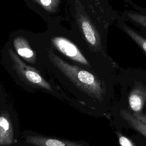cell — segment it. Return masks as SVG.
Here are the masks:
<instances>
[{
    "mask_svg": "<svg viewBox=\"0 0 146 146\" xmlns=\"http://www.w3.org/2000/svg\"><path fill=\"white\" fill-rule=\"evenodd\" d=\"M48 57L51 62L60 70L78 88L90 97L102 101L104 89L100 80L90 72L65 62L50 49Z\"/></svg>",
    "mask_w": 146,
    "mask_h": 146,
    "instance_id": "cell-1",
    "label": "cell"
},
{
    "mask_svg": "<svg viewBox=\"0 0 146 146\" xmlns=\"http://www.w3.org/2000/svg\"><path fill=\"white\" fill-rule=\"evenodd\" d=\"M8 51L13 68L22 79L31 84L52 91L51 85L43 78L38 70L24 63L11 49H9Z\"/></svg>",
    "mask_w": 146,
    "mask_h": 146,
    "instance_id": "cell-2",
    "label": "cell"
},
{
    "mask_svg": "<svg viewBox=\"0 0 146 146\" xmlns=\"http://www.w3.org/2000/svg\"><path fill=\"white\" fill-rule=\"evenodd\" d=\"M54 46L62 54L80 64L90 66V64L77 46L68 39L62 36H54L51 38Z\"/></svg>",
    "mask_w": 146,
    "mask_h": 146,
    "instance_id": "cell-3",
    "label": "cell"
},
{
    "mask_svg": "<svg viewBox=\"0 0 146 146\" xmlns=\"http://www.w3.org/2000/svg\"><path fill=\"white\" fill-rule=\"evenodd\" d=\"M128 103L133 115L139 117L143 114L142 110L146 103V86L137 84L132 89L128 97Z\"/></svg>",
    "mask_w": 146,
    "mask_h": 146,
    "instance_id": "cell-4",
    "label": "cell"
},
{
    "mask_svg": "<svg viewBox=\"0 0 146 146\" xmlns=\"http://www.w3.org/2000/svg\"><path fill=\"white\" fill-rule=\"evenodd\" d=\"M77 22L87 43L92 47L98 48L100 43L99 35L89 19L80 13L77 16Z\"/></svg>",
    "mask_w": 146,
    "mask_h": 146,
    "instance_id": "cell-5",
    "label": "cell"
},
{
    "mask_svg": "<svg viewBox=\"0 0 146 146\" xmlns=\"http://www.w3.org/2000/svg\"><path fill=\"white\" fill-rule=\"evenodd\" d=\"M26 142L35 146H88L74 141L39 135L26 137Z\"/></svg>",
    "mask_w": 146,
    "mask_h": 146,
    "instance_id": "cell-6",
    "label": "cell"
},
{
    "mask_svg": "<svg viewBox=\"0 0 146 146\" xmlns=\"http://www.w3.org/2000/svg\"><path fill=\"white\" fill-rule=\"evenodd\" d=\"M14 140L13 126L9 115L6 111L0 113V145H8Z\"/></svg>",
    "mask_w": 146,
    "mask_h": 146,
    "instance_id": "cell-7",
    "label": "cell"
},
{
    "mask_svg": "<svg viewBox=\"0 0 146 146\" xmlns=\"http://www.w3.org/2000/svg\"><path fill=\"white\" fill-rule=\"evenodd\" d=\"M13 44L16 52L21 57L31 63H35V53L30 46L27 39L22 36H18L14 40Z\"/></svg>",
    "mask_w": 146,
    "mask_h": 146,
    "instance_id": "cell-8",
    "label": "cell"
},
{
    "mask_svg": "<svg viewBox=\"0 0 146 146\" xmlns=\"http://www.w3.org/2000/svg\"><path fill=\"white\" fill-rule=\"evenodd\" d=\"M120 27L140 46V47L146 54V39L124 23H121Z\"/></svg>",
    "mask_w": 146,
    "mask_h": 146,
    "instance_id": "cell-9",
    "label": "cell"
},
{
    "mask_svg": "<svg viewBox=\"0 0 146 146\" xmlns=\"http://www.w3.org/2000/svg\"><path fill=\"white\" fill-rule=\"evenodd\" d=\"M45 10L48 12L55 11L59 3L60 0H33Z\"/></svg>",
    "mask_w": 146,
    "mask_h": 146,
    "instance_id": "cell-10",
    "label": "cell"
},
{
    "mask_svg": "<svg viewBox=\"0 0 146 146\" xmlns=\"http://www.w3.org/2000/svg\"><path fill=\"white\" fill-rule=\"evenodd\" d=\"M127 16L132 21L146 29V15L135 13L127 12Z\"/></svg>",
    "mask_w": 146,
    "mask_h": 146,
    "instance_id": "cell-11",
    "label": "cell"
},
{
    "mask_svg": "<svg viewBox=\"0 0 146 146\" xmlns=\"http://www.w3.org/2000/svg\"><path fill=\"white\" fill-rule=\"evenodd\" d=\"M119 139V143L120 146H134L131 141L126 136L123 135L119 132L116 133Z\"/></svg>",
    "mask_w": 146,
    "mask_h": 146,
    "instance_id": "cell-12",
    "label": "cell"
},
{
    "mask_svg": "<svg viewBox=\"0 0 146 146\" xmlns=\"http://www.w3.org/2000/svg\"><path fill=\"white\" fill-rule=\"evenodd\" d=\"M137 118L139 119L141 121H143V123L146 124V114H144L143 113V114H141L139 117H137Z\"/></svg>",
    "mask_w": 146,
    "mask_h": 146,
    "instance_id": "cell-13",
    "label": "cell"
}]
</instances>
